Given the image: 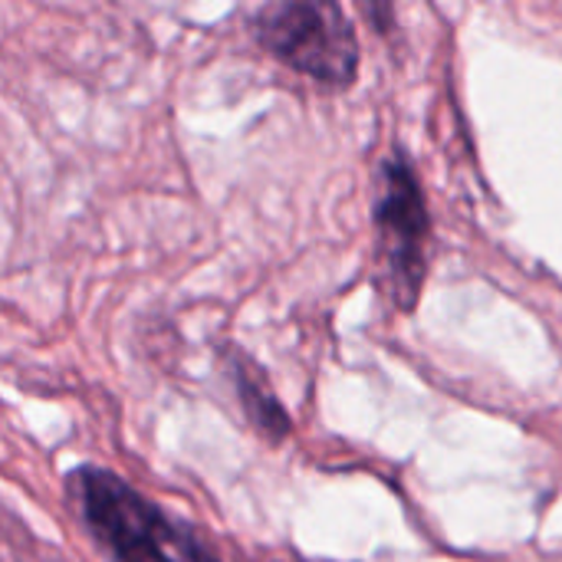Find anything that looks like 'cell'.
Wrapping results in <instances>:
<instances>
[{
	"label": "cell",
	"mask_w": 562,
	"mask_h": 562,
	"mask_svg": "<svg viewBox=\"0 0 562 562\" xmlns=\"http://www.w3.org/2000/svg\"><path fill=\"white\" fill-rule=\"evenodd\" d=\"M257 40L290 69L319 86L342 89L359 69V40L339 3L293 0L257 13Z\"/></svg>",
	"instance_id": "2"
},
{
	"label": "cell",
	"mask_w": 562,
	"mask_h": 562,
	"mask_svg": "<svg viewBox=\"0 0 562 562\" xmlns=\"http://www.w3.org/2000/svg\"><path fill=\"white\" fill-rule=\"evenodd\" d=\"M375 231L379 257L385 267V283L402 310H415L425 283V247H428V207L412 165L392 155L382 165V188L375 198Z\"/></svg>",
	"instance_id": "3"
},
{
	"label": "cell",
	"mask_w": 562,
	"mask_h": 562,
	"mask_svg": "<svg viewBox=\"0 0 562 562\" xmlns=\"http://www.w3.org/2000/svg\"><path fill=\"white\" fill-rule=\"evenodd\" d=\"M69 491L92 537L119 562H217L191 530L105 468H76Z\"/></svg>",
	"instance_id": "1"
},
{
	"label": "cell",
	"mask_w": 562,
	"mask_h": 562,
	"mask_svg": "<svg viewBox=\"0 0 562 562\" xmlns=\"http://www.w3.org/2000/svg\"><path fill=\"white\" fill-rule=\"evenodd\" d=\"M231 379L237 385L240 405H244L247 418L254 422V428L260 435H267L270 441H283L290 431V418H286L283 405L277 402L267 375L244 352H231Z\"/></svg>",
	"instance_id": "4"
}]
</instances>
